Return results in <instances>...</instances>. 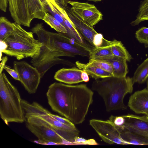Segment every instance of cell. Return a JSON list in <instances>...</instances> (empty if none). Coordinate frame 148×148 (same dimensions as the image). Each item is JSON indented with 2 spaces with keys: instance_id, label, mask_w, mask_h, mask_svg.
<instances>
[{
  "instance_id": "16",
  "label": "cell",
  "mask_w": 148,
  "mask_h": 148,
  "mask_svg": "<svg viewBox=\"0 0 148 148\" xmlns=\"http://www.w3.org/2000/svg\"><path fill=\"white\" fill-rule=\"evenodd\" d=\"M110 64L112 68L113 76L118 77H126L128 72L127 60L123 58L113 56L111 57L99 59Z\"/></svg>"
},
{
  "instance_id": "7",
  "label": "cell",
  "mask_w": 148,
  "mask_h": 148,
  "mask_svg": "<svg viewBox=\"0 0 148 148\" xmlns=\"http://www.w3.org/2000/svg\"><path fill=\"white\" fill-rule=\"evenodd\" d=\"M25 116H38L46 121L65 140L73 143L75 138L79 135L76 128L64 124L55 119L49 114L50 112L36 102L30 103L24 99L21 100Z\"/></svg>"
},
{
  "instance_id": "20",
  "label": "cell",
  "mask_w": 148,
  "mask_h": 148,
  "mask_svg": "<svg viewBox=\"0 0 148 148\" xmlns=\"http://www.w3.org/2000/svg\"><path fill=\"white\" fill-rule=\"evenodd\" d=\"M148 78V58L138 67L132 78L133 83L142 84Z\"/></svg>"
},
{
  "instance_id": "14",
  "label": "cell",
  "mask_w": 148,
  "mask_h": 148,
  "mask_svg": "<svg viewBox=\"0 0 148 148\" xmlns=\"http://www.w3.org/2000/svg\"><path fill=\"white\" fill-rule=\"evenodd\" d=\"M64 9L78 32L84 39L94 46L93 43V38L97 33L93 27L90 26L79 18L71 11L70 7L67 6Z\"/></svg>"
},
{
  "instance_id": "11",
  "label": "cell",
  "mask_w": 148,
  "mask_h": 148,
  "mask_svg": "<svg viewBox=\"0 0 148 148\" xmlns=\"http://www.w3.org/2000/svg\"><path fill=\"white\" fill-rule=\"evenodd\" d=\"M71 11L80 19L93 27L103 19V15L94 5L69 1Z\"/></svg>"
},
{
  "instance_id": "22",
  "label": "cell",
  "mask_w": 148,
  "mask_h": 148,
  "mask_svg": "<svg viewBox=\"0 0 148 148\" xmlns=\"http://www.w3.org/2000/svg\"><path fill=\"white\" fill-rule=\"evenodd\" d=\"M111 45L95 47L90 52L89 60H98L113 56Z\"/></svg>"
},
{
  "instance_id": "10",
  "label": "cell",
  "mask_w": 148,
  "mask_h": 148,
  "mask_svg": "<svg viewBox=\"0 0 148 148\" xmlns=\"http://www.w3.org/2000/svg\"><path fill=\"white\" fill-rule=\"evenodd\" d=\"M89 124L106 143L110 144L128 145L122 139L119 131L109 120L92 119L90 121Z\"/></svg>"
},
{
  "instance_id": "8",
  "label": "cell",
  "mask_w": 148,
  "mask_h": 148,
  "mask_svg": "<svg viewBox=\"0 0 148 148\" xmlns=\"http://www.w3.org/2000/svg\"><path fill=\"white\" fill-rule=\"evenodd\" d=\"M27 127L38 138V143L63 145L64 139L46 121L34 116H25Z\"/></svg>"
},
{
  "instance_id": "2",
  "label": "cell",
  "mask_w": 148,
  "mask_h": 148,
  "mask_svg": "<svg viewBox=\"0 0 148 148\" xmlns=\"http://www.w3.org/2000/svg\"><path fill=\"white\" fill-rule=\"evenodd\" d=\"M31 31L35 34L38 40L42 43L39 54L32 58L30 62L36 67L41 77L52 66L60 64L73 66L76 65L69 61L59 58L69 57L70 44L65 40L63 33H54L47 31L42 23L35 25Z\"/></svg>"
},
{
  "instance_id": "26",
  "label": "cell",
  "mask_w": 148,
  "mask_h": 148,
  "mask_svg": "<svg viewBox=\"0 0 148 148\" xmlns=\"http://www.w3.org/2000/svg\"><path fill=\"white\" fill-rule=\"evenodd\" d=\"M135 37L140 42L143 43L145 48L148 47V27H143L136 31Z\"/></svg>"
},
{
  "instance_id": "1",
  "label": "cell",
  "mask_w": 148,
  "mask_h": 148,
  "mask_svg": "<svg viewBox=\"0 0 148 148\" xmlns=\"http://www.w3.org/2000/svg\"><path fill=\"white\" fill-rule=\"evenodd\" d=\"M93 95L85 84L72 85L56 82L49 86L46 93L52 110L76 124L84 121Z\"/></svg>"
},
{
  "instance_id": "32",
  "label": "cell",
  "mask_w": 148,
  "mask_h": 148,
  "mask_svg": "<svg viewBox=\"0 0 148 148\" xmlns=\"http://www.w3.org/2000/svg\"><path fill=\"white\" fill-rule=\"evenodd\" d=\"M9 0H0V9L1 10L5 12L7 10Z\"/></svg>"
},
{
  "instance_id": "13",
  "label": "cell",
  "mask_w": 148,
  "mask_h": 148,
  "mask_svg": "<svg viewBox=\"0 0 148 148\" xmlns=\"http://www.w3.org/2000/svg\"><path fill=\"white\" fill-rule=\"evenodd\" d=\"M128 105L136 114H148V89L145 88L135 92L130 97Z\"/></svg>"
},
{
  "instance_id": "29",
  "label": "cell",
  "mask_w": 148,
  "mask_h": 148,
  "mask_svg": "<svg viewBox=\"0 0 148 148\" xmlns=\"http://www.w3.org/2000/svg\"><path fill=\"white\" fill-rule=\"evenodd\" d=\"M109 120L116 127H121L123 125L125 119L123 116H115L111 115L109 118Z\"/></svg>"
},
{
  "instance_id": "23",
  "label": "cell",
  "mask_w": 148,
  "mask_h": 148,
  "mask_svg": "<svg viewBox=\"0 0 148 148\" xmlns=\"http://www.w3.org/2000/svg\"><path fill=\"white\" fill-rule=\"evenodd\" d=\"M148 20V0L143 1L139 6L138 12L136 19L131 24L133 26L138 25L140 22Z\"/></svg>"
},
{
  "instance_id": "18",
  "label": "cell",
  "mask_w": 148,
  "mask_h": 148,
  "mask_svg": "<svg viewBox=\"0 0 148 148\" xmlns=\"http://www.w3.org/2000/svg\"><path fill=\"white\" fill-rule=\"evenodd\" d=\"M60 10L67 31L66 34L70 37L74 38L81 43L86 44H90L84 40V38L71 21L65 10L60 5Z\"/></svg>"
},
{
  "instance_id": "39",
  "label": "cell",
  "mask_w": 148,
  "mask_h": 148,
  "mask_svg": "<svg viewBox=\"0 0 148 148\" xmlns=\"http://www.w3.org/2000/svg\"><path fill=\"white\" fill-rule=\"evenodd\" d=\"M147 88L148 89V78L147 81Z\"/></svg>"
},
{
  "instance_id": "15",
  "label": "cell",
  "mask_w": 148,
  "mask_h": 148,
  "mask_svg": "<svg viewBox=\"0 0 148 148\" xmlns=\"http://www.w3.org/2000/svg\"><path fill=\"white\" fill-rule=\"evenodd\" d=\"M83 70L73 67L62 68L56 71L54 79L59 82L68 84H73L83 82L81 75Z\"/></svg>"
},
{
  "instance_id": "6",
  "label": "cell",
  "mask_w": 148,
  "mask_h": 148,
  "mask_svg": "<svg viewBox=\"0 0 148 148\" xmlns=\"http://www.w3.org/2000/svg\"><path fill=\"white\" fill-rule=\"evenodd\" d=\"M9 9L15 22L29 27L35 18L43 20L47 10L40 0H9Z\"/></svg>"
},
{
  "instance_id": "28",
  "label": "cell",
  "mask_w": 148,
  "mask_h": 148,
  "mask_svg": "<svg viewBox=\"0 0 148 148\" xmlns=\"http://www.w3.org/2000/svg\"><path fill=\"white\" fill-rule=\"evenodd\" d=\"M86 64L88 65L97 66L112 74V67L110 64L108 63L100 60L90 59L88 62Z\"/></svg>"
},
{
  "instance_id": "33",
  "label": "cell",
  "mask_w": 148,
  "mask_h": 148,
  "mask_svg": "<svg viewBox=\"0 0 148 148\" xmlns=\"http://www.w3.org/2000/svg\"><path fill=\"white\" fill-rule=\"evenodd\" d=\"M61 6L64 8L67 7L69 0H55Z\"/></svg>"
},
{
  "instance_id": "40",
  "label": "cell",
  "mask_w": 148,
  "mask_h": 148,
  "mask_svg": "<svg viewBox=\"0 0 148 148\" xmlns=\"http://www.w3.org/2000/svg\"><path fill=\"white\" fill-rule=\"evenodd\" d=\"M146 115H147V116H148V114H146Z\"/></svg>"
},
{
  "instance_id": "5",
  "label": "cell",
  "mask_w": 148,
  "mask_h": 148,
  "mask_svg": "<svg viewBox=\"0 0 148 148\" xmlns=\"http://www.w3.org/2000/svg\"><path fill=\"white\" fill-rule=\"evenodd\" d=\"M20 94L4 72L0 73V114L8 125L10 122L25 121Z\"/></svg>"
},
{
  "instance_id": "9",
  "label": "cell",
  "mask_w": 148,
  "mask_h": 148,
  "mask_svg": "<svg viewBox=\"0 0 148 148\" xmlns=\"http://www.w3.org/2000/svg\"><path fill=\"white\" fill-rule=\"evenodd\" d=\"M14 69L17 72L19 81L29 94L36 92L40 84L41 75L37 68L25 61H14Z\"/></svg>"
},
{
  "instance_id": "12",
  "label": "cell",
  "mask_w": 148,
  "mask_h": 148,
  "mask_svg": "<svg viewBox=\"0 0 148 148\" xmlns=\"http://www.w3.org/2000/svg\"><path fill=\"white\" fill-rule=\"evenodd\" d=\"M123 116L125 119L123 125L116 127L123 128L148 140V116L132 114Z\"/></svg>"
},
{
  "instance_id": "25",
  "label": "cell",
  "mask_w": 148,
  "mask_h": 148,
  "mask_svg": "<svg viewBox=\"0 0 148 148\" xmlns=\"http://www.w3.org/2000/svg\"><path fill=\"white\" fill-rule=\"evenodd\" d=\"M43 20L58 32L67 33V31L65 27L49 13L47 12L46 13Z\"/></svg>"
},
{
  "instance_id": "27",
  "label": "cell",
  "mask_w": 148,
  "mask_h": 148,
  "mask_svg": "<svg viewBox=\"0 0 148 148\" xmlns=\"http://www.w3.org/2000/svg\"><path fill=\"white\" fill-rule=\"evenodd\" d=\"M113 42V41H109L105 39L103 35L100 33H97L94 37L93 43L95 47L111 45Z\"/></svg>"
},
{
  "instance_id": "37",
  "label": "cell",
  "mask_w": 148,
  "mask_h": 148,
  "mask_svg": "<svg viewBox=\"0 0 148 148\" xmlns=\"http://www.w3.org/2000/svg\"><path fill=\"white\" fill-rule=\"evenodd\" d=\"M49 0H40L41 3L46 9V7L48 5V1Z\"/></svg>"
},
{
  "instance_id": "36",
  "label": "cell",
  "mask_w": 148,
  "mask_h": 148,
  "mask_svg": "<svg viewBox=\"0 0 148 148\" xmlns=\"http://www.w3.org/2000/svg\"><path fill=\"white\" fill-rule=\"evenodd\" d=\"M3 59H2V62L1 63L0 65V73L2 72L3 70L4 69V67L5 65V62L7 60V58L6 57H3Z\"/></svg>"
},
{
  "instance_id": "19",
  "label": "cell",
  "mask_w": 148,
  "mask_h": 148,
  "mask_svg": "<svg viewBox=\"0 0 148 148\" xmlns=\"http://www.w3.org/2000/svg\"><path fill=\"white\" fill-rule=\"evenodd\" d=\"M116 127L120 132L122 139L128 145H148V140L123 128Z\"/></svg>"
},
{
  "instance_id": "38",
  "label": "cell",
  "mask_w": 148,
  "mask_h": 148,
  "mask_svg": "<svg viewBox=\"0 0 148 148\" xmlns=\"http://www.w3.org/2000/svg\"><path fill=\"white\" fill-rule=\"evenodd\" d=\"M87 0L89 1H93L94 2H96L100 1H102L103 0Z\"/></svg>"
},
{
  "instance_id": "31",
  "label": "cell",
  "mask_w": 148,
  "mask_h": 148,
  "mask_svg": "<svg viewBox=\"0 0 148 148\" xmlns=\"http://www.w3.org/2000/svg\"><path fill=\"white\" fill-rule=\"evenodd\" d=\"M4 69L15 80L19 81L20 79L17 72L14 69H12L9 66L5 65Z\"/></svg>"
},
{
  "instance_id": "17",
  "label": "cell",
  "mask_w": 148,
  "mask_h": 148,
  "mask_svg": "<svg viewBox=\"0 0 148 148\" xmlns=\"http://www.w3.org/2000/svg\"><path fill=\"white\" fill-rule=\"evenodd\" d=\"M75 65L78 68L86 71L92 78L97 79L113 76L111 73L97 66L89 65L77 61Z\"/></svg>"
},
{
  "instance_id": "24",
  "label": "cell",
  "mask_w": 148,
  "mask_h": 148,
  "mask_svg": "<svg viewBox=\"0 0 148 148\" xmlns=\"http://www.w3.org/2000/svg\"><path fill=\"white\" fill-rule=\"evenodd\" d=\"M14 30L13 23L4 16L0 18V40L3 41Z\"/></svg>"
},
{
  "instance_id": "3",
  "label": "cell",
  "mask_w": 148,
  "mask_h": 148,
  "mask_svg": "<svg viewBox=\"0 0 148 148\" xmlns=\"http://www.w3.org/2000/svg\"><path fill=\"white\" fill-rule=\"evenodd\" d=\"M132 78L113 76L96 80L92 84V89L103 99L106 111L127 109L123 102L125 96L133 90Z\"/></svg>"
},
{
  "instance_id": "21",
  "label": "cell",
  "mask_w": 148,
  "mask_h": 148,
  "mask_svg": "<svg viewBox=\"0 0 148 148\" xmlns=\"http://www.w3.org/2000/svg\"><path fill=\"white\" fill-rule=\"evenodd\" d=\"M111 50L114 56L124 58L127 61L130 62L132 59L131 55L121 41L114 40L111 46Z\"/></svg>"
},
{
  "instance_id": "35",
  "label": "cell",
  "mask_w": 148,
  "mask_h": 148,
  "mask_svg": "<svg viewBox=\"0 0 148 148\" xmlns=\"http://www.w3.org/2000/svg\"><path fill=\"white\" fill-rule=\"evenodd\" d=\"M98 143L93 139H90L87 140L85 143V145H98Z\"/></svg>"
},
{
  "instance_id": "4",
  "label": "cell",
  "mask_w": 148,
  "mask_h": 148,
  "mask_svg": "<svg viewBox=\"0 0 148 148\" xmlns=\"http://www.w3.org/2000/svg\"><path fill=\"white\" fill-rule=\"evenodd\" d=\"M12 23L13 32L0 41L1 52L18 60L28 57L33 58L38 56L43 46L42 43L34 38L31 31H26L15 22Z\"/></svg>"
},
{
  "instance_id": "34",
  "label": "cell",
  "mask_w": 148,
  "mask_h": 148,
  "mask_svg": "<svg viewBox=\"0 0 148 148\" xmlns=\"http://www.w3.org/2000/svg\"><path fill=\"white\" fill-rule=\"evenodd\" d=\"M89 75L85 71H83L81 75V78L83 82H87L89 80Z\"/></svg>"
},
{
  "instance_id": "30",
  "label": "cell",
  "mask_w": 148,
  "mask_h": 148,
  "mask_svg": "<svg viewBox=\"0 0 148 148\" xmlns=\"http://www.w3.org/2000/svg\"><path fill=\"white\" fill-rule=\"evenodd\" d=\"M49 114L54 118L59 121L67 125L74 127H75L74 124L67 119L64 118L57 115L52 114L50 112L49 113Z\"/></svg>"
}]
</instances>
